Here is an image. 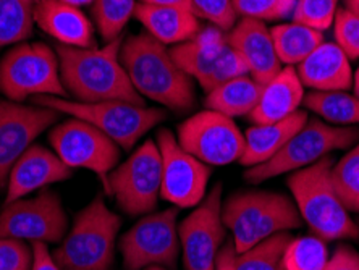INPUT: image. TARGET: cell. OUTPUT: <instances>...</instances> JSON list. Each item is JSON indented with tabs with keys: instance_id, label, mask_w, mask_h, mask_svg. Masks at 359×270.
<instances>
[{
	"instance_id": "obj_1",
	"label": "cell",
	"mask_w": 359,
	"mask_h": 270,
	"mask_svg": "<svg viewBox=\"0 0 359 270\" xmlns=\"http://www.w3.org/2000/svg\"><path fill=\"white\" fill-rule=\"evenodd\" d=\"M121 42L123 38L120 36L104 47L94 49L55 46L60 62V78L68 97L88 104L123 100L144 105V100L136 93L120 62Z\"/></svg>"
},
{
	"instance_id": "obj_2",
	"label": "cell",
	"mask_w": 359,
	"mask_h": 270,
	"mask_svg": "<svg viewBox=\"0 0 359 270\" xmlns=\"http://www.w3.org/2000/svg\"><path fill=\"white\" fill-rule=\"evenodd\" d=\"M120 62L141 97L175 112H187L196 102L193 78L178 67L170 49L151 34H135L123 39Z\"/></svg>"
},
{
	"instance_id": "obj_3",
	"label": "cell",
	"mask_w": 359,
	"mask_h": 270,
	"mask_svg": "<svg viewBox=\"0 0 359 270\" xmlns=\"http://www.w3.org/2000/svg\"><path fill=\"white\" fill-rule=\"evenodd\" d=\"M332 167L334 158L327 156L313 166L293 172L288 177V188L311 235L325 243L359 240V224L351 219L332 184Z\"/></svg>"
},
{
	"instance_id": "obj_4",
	"label": "cell",
	"mask_w": 359,
	"mask_h": 270,
	"mask_svg": "<svg viewBox=\"0 0 359 270\" xmlns=\"http://www.w3.org/2000/svg\"><path fill=\"white\" fill-rule=\"evenodd\" d=\"M222 219L233 235L236 254H241L277 233L303 227L294 201L282 193L241 191L222 205Z\"/></svg>"
},
{
	"instance_id": "obj_5",
	"label": "cell",
	"mask_w": 359,
	"mask_h": 270,
	"mask_svg": "<svg viewBox=\"0 0 359 270\" xmlns=\"http://www.w3.org/2000/svg\"><path fill=\"white\" fill-rule=\"evenodd\" d=\"M120 227V215L107 208L102 196H96L76 214L52 257L62 270H110Z\"/></svg>"
},
{
	"instance_id": "obj_6",
	"label": "cell",
	"mask_w": 359,
	"mask_h": 270,
	"mask_svg": "<svg viewBox=\"0 0 359 270\" xmlns=\"http://www.w3.org/2000/svg\"><path fill=\"white\" fill-rule=\"evenodd\" d=\"M34 104L88 121L125 151L133 149L142 136L162 123L167 116L161 109L144 107L123 100L88 104L65 97L41 96L34 97Z\"/></svg>"
},
{
	"instance_id": "obj_7",
	"label": "cell",
	"mask_w": 359,
	"mask_h": 270,
	"mask_svg": "<svg viewBox=\"0 0 359 270\" xmlns=\"http://www.w3.org/2000/svg\"><path fill=\"white\" fill-rule=\"evenodd\" d=\"M358 141V126H334L319 119H308L276 157L261 166L248 168L245 180L257 184L278 175L293 173L322 161L330 152L350 149Z\"/></svg>"
},
{
	"instance_id": "obj_8",
	"label": "cell",
	"mask_w": 359,
	"mask_h": 270,
	"mask_svg": "<svg viewBox=\"0 0 359 270\" xmlns=\"http://www.w3.org/2000/svg\"><path fill=\"white\" fill-rule=\"evenodd\" d=\"M0 93L12 102L31 96L68 99L55 49L44 42H20L0 60Z\"/></svg>"
},
{
	"instance_id": "obj_9",
	"label": "cell",
	"mask_w": 359,
	"mask_h": 270,
	"mask_svg": "<svg viewBox=\"0 0 359 270\" xmlns=\"http://www.w3.org/2000/svg\"><path fill=\"white\" fill-rule=\"evenodd\" d=\"M162 187V157L157 142L146 140L107 177L105 191L130 217L154 212Z\"/></svg>"
},
{
	"instance_id": "obj_10",
	"label": "cell",
	"mask_w": 359,
	"mask_h": 270,
	"mask_svg": "<svg viewBox=\"0 0 359 270\" xmlns=\"http://www.w3.org/2000/svg\"><path fill=\"white\" fill-rule=\"evenodd\" d=\"M170 54L205 93L230 79L248 75L245 62L231 49L224 31L215 26L201 28L193 39L172 47Z\"/></svg>"
},
{
	"instance_id": "obj_11",
	"label": "cell",
	"mask_w": 359,
	"mask_h": 270,
	"mask_svg": "<svg viewBox=\"0 0 359 270\" xmlns=\"http://www.w3.org/2000/svg\"><path fill=\"white\" fill-rule=\"evenodd\" d=\"M178 208L142 215L120 238V251L125 270L147 267L177 269L180 256Z\"/></svg>"
},
{
	"instance_id": "obj_12",
	"label": "cell",
	"mask_w": 359,
	"mask_h": 270,
	"mask_svg": "<svg viewBox=\"0 0 359 270\" xmlns=\"http://www.w3.org/2000/svg\"><path fill=\"white\" fill-rule=\"evenodd\" d=\"M49 144L70 168H86L102 180L107 188L109 173L118 166L120 147L96 126L72 116L54 125Z\"/></svg>"
},
{
	"instance_id": "obj_13",
	"label": "cell",
	"mask_w": 359,
	"mask_h": 270,
	"mask_svg": "<svg viewBox=\"0 0 359 270\" xmlns=\"http://www.w3.org/2000/svg\"><path fill=\"white\" fill-rule=\"evenodd\" d=\"M68 231V217L60 196L41 189L38 196L5 204L0 212V238L26 243H60Z\"/></svg>"
},
{
	"instance_id": "obj_14",
	"label": "cell",
	"mask_w": 359,
	"mask_h": 270,
	"mask_svg": "<svg viewBox=\"0 0 359 270\" xmlns=\"http://www.w3.org/2000/svg\"><path fill=\"white\" fill-rule=\"evenodd\" d=\"M177 141L184 151L209 167L238 162L245 151V135L233 119L209 109L178 125Z\"/></svg>"
},
{
	"instance_id": "obj_15",
	"label": "cell",
	"mask_w": 359,
	"mask_h": 270,
	"mask_svg": "<svg viewBox=\"0 0 359 270\" xmlns=\"http://www.w3.org/2000/svg\"><path fill=\"white\" fill-rule=\"evenodd\" d=\"M222 184H215L196 209L178 227L187 270H215L226 233L222 219Z\"/></svg>"
},
{
	"instance_id": "obj_16",
	"label": "cell",
	"mask_w": 359,
	"mask_h": 270,
	"mask_svg": "<svg viewBox=\"0 0 359 270\" xmlns=\"http://www.w3.org/2000/svg\"><path fill=\"white\" fill-rule=\"evenodd\" d=\"M156 142L162 157L161 196L178 209L196 208L205 198L210 167L184 151L170 130H159Z\"/></svg>"
},
{
	"instance_id": "obj_17",
	"label": "cell",
	"mask_w": 359,
	"mask_h": 270,
	"mask_svg": "<svg viewBox=\"0 0 359 270\" xmlns=\"http://www.w3.org/2000/svg\"><path fill=\"white\" fill-rule=\"evenodd\" d=\"M59 119V112L41 105L0 100V189L8 183L10 172L25 151Z\"/></svg>"
},
{
	"instance_id": "obj_18",
	"label": "cell",
	"mask_w": 359,
	"mask_h": 270,
	"mask_svg": "<svg viewBox=\"0 0 359 270\" xmlns=\"http://www.w3.org/2000/svg\"><path fill=\"white\" fill-rule=\"evenodd\" d=\"M73 168L67 166L54 151L41 144H31L18 158L7 183L5 204L15 203L49 184L72 178Z\"/></svg>"
},
{
	"instance_id": "obj_19",
	"label": "cell",
	"mask_w": 359,
	"mask_h": 270,
	"mask_svg": "<svg viewBox=\"0 0 359 270\" xmlns=\"http://www.w3.org/2000/svg\"><path fill=\"white\" fill-rule=\"evenodd\" d=\"M226 41L231 49L241 57L248 68V75L259 84H266L282 70L271 29L264 21L243 18L229 31Z\"/></svg>"
},
{
	"instance_id": "obj_20",
	"label": "cell",
	"mask_w": 359,
	"mask_h": 270,
	"mask_svg": "<svg viewBox=\"0 0 359 270\" xmlns=\"http://www.w3.org/2000/svg\"><path fill=\"white\" fill-rule=\"evenodd\" d=\"M34 23L62 46L80 49L97 47L91 20L80 8L62 0H36Z\"/></svg>"
},
{
	"instance_id": "obj_21",
	"label": "cell",
	"mask_w": 359,
	"mask_h": 270,
	"mask_svg": "<svg viewBox=\"0 0 359 270\" xmlns=\"http://www.w3.org/2000/svg\"><path fill=\"white\" fill-rule=\"evenodd\" d=\"M297 73L303 86L313 91H348L355 78L345 52L325 41L299 63Z\"/></svg>"
},
{
	"instance_id": "obj_22",
	"label": "cell",
	"mask_w": 359,
	"mask_h": 270,
	"mask_svg": "<svg viewBox=\"0 0 359 270\" xmlns=\"http://www.w3.org/2000/svg\"><path fill=\"white\" fill-rule=\"evenodd\" d=\"M303 88L297 68L283 67L271 81L262 84L259 102L250 114L252 123H276L297 114L304 99Z\"/></svg>"
},
{
	"instance_id": "obj_23",
	"label": "cell",
	"mask_w": 359,
	"mask_h": 270,
	"mask_svg": "<svg viewBox=\"0 0 359 270\" xmlns=\"http://www.w3.org/2000/svg\"><path fill=\"white\" fill-rule=\"evenodd\" d=\"M135 18L144 26L147 34L162 44H182L199 33L201 21L193 10L182 7H156L138 4Z\"/></svg>"
},
{
	"instance_id": "obj_24",
	"label": "cell",
	"mask_w": 359,
	"mask_h": 270,
	"mask_svg": "<svg viewBox=\"0 0 359 270\" xmlns=\"http://www.w3.org/2000/svg\"><path fill=\"white\" fill-rule=\"evenodd\" d=\"M308 112L298 110L288 119L276 121V123L255 125L245 133V151L240 158L241 166L248 168L261 166L276 157L282 147L287 144L290 137L308 121Z\"/></svg>"
},
{
	"instance_id": "obj_25",
	"label": "cell",
	"mask_w": 359,
	"mask_h": 270,
	"mask_svg": "<svg viewBox=\"0 0 359 270\" xmlns=\"http://www.w3.org/2000/svg\"><path fill=\"white\" fill-rule=\"evenodd\" d=\"M262 84L255 81L250 75L230 79L214 88L205 96V109L215 110L230 119L245 116L255 110L259 102Z\"/></svg>"
},
{
	"instance_id": "obj_26",
	"label": "cell",
	"mask_w": 359,
	"mask_h": 270,
	"mask_svg": "<svg viewBox=\"0 0 359 270\" xmlns=\"http://www.w3.org/2000/svg\"><path fill=\"white\" fill-rule=\"evenodd\" d=\"M277 57L282 65H299L324 42V33L299 23H283L271 29Z\"/></svg>"
},
{
	"instance_id": "obj_27",
	"label": "cell",
	"mask_w": 359,
	"mask_h": 270,
	"mask_svg": "<svg viewBox=\"0 0 359 270\" xmlns=\"http://www.w3.org/2000/svg\"><path fill=\"white\" fill-rule=\"evenodd\" d=\"M306 110L334 126L359 125V99L346 91H313L304 96Z\"/></svg>"
},
{
	"instance_id": "obj_28",
	"label": "cell",
	"mask_w": 359,
	"mask_h": 270,
	"mask_svg": "<svg viewBox=\"0 0 359 270\" xmlns=\"http://www.w3.org/2000/svg\"><path fill=\"white\" fill-rule=\"evenodd\" d=\"M36 0H0V49L33 34Z\"/></svg>"
},
{
	"instance_id": "obj_29",
	"label": "cell",
	"mask_w": 359,
	"mask_h": 270,
	"mask_svg": "<svg viewBox=\"0 0 359 270\" xmlns=\"http://www.w3.org/2000/svg\"><path fill=\"white\" fill-rule=\"evenodd\" d=\"M292 240L293 236L283 231L257 243L248 251L236 254L233 270H280L283 254Z\"/></svg>"
},
{
	"instance_id": "obj_30",
	"label": "cell",
	"mask_w": 359,
	"mask_h": 270,
	"mask_svg": "<svg viewBox=\"0 0 359 270\" xmlns=\"http://www.w3.org/2000/svg\"><path fill=\"white\" fill-rule=\"evenodd\" d=\"M332 184L348 212L359 214V141L332 167Z\"/></svg>"
},
{
	"instance_id": "obj_31",
	"label": "cell",
	"mask_w": 359,
	"mask_h": 270,
	"mask_svg": "<svg viewBox=\"0 0 359 270\" xmlns=\"http://www.w3.org/2000/svg\"><path fill=\"white\" fill-rule=\"evenodd\" d=\"M136 5V0H94L93 18L105 42L120 38L130 18L135 17Z\"/></svg>"
},
{
	"instance_id": "obj_32",
	"label": "cell",
	"mask_w": 359,
	"mask_h": 270,
	"mask_svg": "<svg viewBox=\"0 0 359 270\" xmlns=\"http://www.w3.org/2000/svg\"><path fill=\"white\" fill-rule=\"evenodd\" d=\"M329 261L327 243L314 235L293 238L283 254L285 270H322Z\"/></svg>"
},
{
	"instance_id": "obj_33",
	"label": "cell",
	"mask_w": 359,
	"mask_h": 270,
	"mask_svg": "<svg viewBox=\"0 0 359 270\" xmlns=\"http://www.w3.org/2000/svg\"><path fill=\"white\" fill-rule=\"evenodd\" d=\"M340 0H297L292 18L294 23L324 33L334 25Z\"/></svg>"
},
{
	"instance_id": "obj_34",
	"label": "cell",
	"mask_w": 359,
	"mask_h": 270,
	"mask_svg": "<svg viewBox=\"0 0 359 270\" xmlns=\"http://www.w3.org/2000/svg\"><path fill=\"white\" fill-rule=\"evenodd\" d=\"M238 17L257 21H276L293 13L297 0H233Z\"/></svg>"
},
{
	"instance_id": "obj_35",
	"label": "cell",
	"mask_w": 359,
	"mask_h": 270,
	"mask_svg": "<svg viewBox=\"0 0 359 270\" xmlns=\"http://www.w3.org/2000/svg\"><path fill=\"white\" fill-rule=\"evenodd\" d=\"M191 10L198 18L208 20L210 25L229 33L238 23L233 0H189Z\"/></svg>"
},
{
	"instance_id": "obj_36",
	"label": "cell",
	"mask_w": 359,
	"mask_h": 270,
	"mask_svg": "<svg viewBox=\"0 0 359 270\" xmlns=\"http://www.w3.org/2000/svg\"><path fill=\"white\" fill-rule=\"evenodd\" d=\"M335 44L350 60L359 58V17L345 7L339 8L334 20Z\"/></svg>"
},
{
	"instance_id": "obj_37",
	"label": "cell",
	"mask_w": 359,
	"mask_h": 270,
	"mask_svg": "<svg viewBox=\"0 0 359 270\" xmlns=\"http://www.w3.org/2000/svg\"><path fill=\"white\" fill-rule=\"evenodd\" d=\"M33 246L13 238H0V270L33 269Z\"/></svg>"
},
{
	"instance_id": "obj_38",
	"label": "cell",
	"mask_w": 359,
	"mask_h": 270,
	"mask_svg": "<svg viewBox=\"0 0 359 270\" xmlns=\"http://www.w3.org/2000/svg\"><path fill=\"white\" fill-rule=\"evenodd\" d=\"M322 270H359V252L351 246L341 245L329 257Z\"/></svg>"
},
{
	"instance_id": "obj_39",
	"label": "cell",
	"mask_w": 359,
	"mask_h": 270,
	"mask_svg": "<svg viewBox=\"0 0 359 270\" xmlns=\"http://www.w3.org/2000/svg\"><path fill=\"white\" fill-rule=\"evenodd\" d=\"M33 246V269L31 270H62L52 257V252L44 243H31Z\"/></svg>"
},
{
	"instance_id": "obj_40",
	"label": "cell",
	"mask_w": 359,
	"mask_h": 270,
	"mask_svg": "<svg viewBox=\"0 0 359 270\" xmlns=\"http://www.w3.org/2000/svg\"><path fill=\"white\" fill-rule=\"evenodd\" d=\"M236 257L233 241H226L224 248L220 250L217 257V269L215 270H233V262Z\"/></svg>"
},
{
	"instance_id": "obj_41",
	"label": "cell",
	"mask_w": 359,
	"mask_h": 270,
	"mask_svg": "<svg viewBox=\"0 0 359 270\" xmlns=\"http://www.w3.org/2000/svg\"><path fill=\"white\" fill-rule=\"evenodd\" d=\"M140 4L156 5V7H182L191 10V2L189 0H140Z\"/></svg>"
},
{
	"instance_id": "obj_42",
	"label": "cell",
	"mask_w": 359,
	"mask_h": 270,
	"mask_svg": "<svg viewBox=\"0 0 359 270\" xmlns=\"http://www.w3.org/2000/svg\"><path fill=\"white\" fill-rule=\"evenodd\" d=\"M343 7L359 17V0H343Z\"/></svg>"
},
{
	"instance_id": "obj_43",
	"label": "cell",
	"mask_w": 359,
	"mask_h": 270,
	"mask_svg": "<svg viewBox=\"0 0 359 270\" xmlns=\"http://www.w3.org/2000/svg\"><path fill=\"white\" fill-rule=\"evenodd\" d=\"M62 2H65L68 5H73V7H84V5H93L94 0H62Z\"/></svg>"
},
{
	"instance_id": "obj_44",
	"label": "cell",
	"mask_w": 359,
	"mask_h": 270,
	"mask_svg": "<svg viewBox=\"0 0 359 270\" xmlns=\"http://www.w3.org/2000/svg\"><path fill=\"white\" fill-rule=\"evenodd\" d=\"M353 88H355V96L359 99V67L355 73V78H353Z\"/></svg>"
},
{
	"instance_id": "obj_45",
	"label": "cell",
	"mask_w": 359,
	"mask_h": 270,
	"mask_svg": "<svg viewBox=\"0 0 359 270\" xmlns=\"http://www.w3.org/2000/svg\"><path fill=\"white\" fill-rule=\"evenodd\" d=\"M144 270H168V269H163V267H147V269H144Z\"/></svg>"
},
{
	"instance_id": "obj_46",
	"label": "cell",
	"mask_w": 359,
	"mask_h": 270,
	"mask_svg": "<svg viewBox=\"0 0 359 270\" xmlns=\"http://www.w3.org/2000/svg\"><path fill=\"white\" fill-rule=\"evenodd\" d=\"M280 270H285V269H283V266H282V269H280Z\"/></svg>"
}]
</instances>
